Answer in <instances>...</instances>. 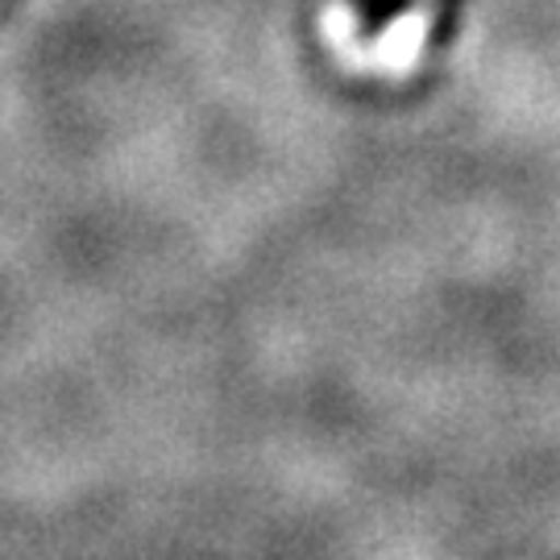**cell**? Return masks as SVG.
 Instances as JSON below:
<instances>
[]
</instances>
